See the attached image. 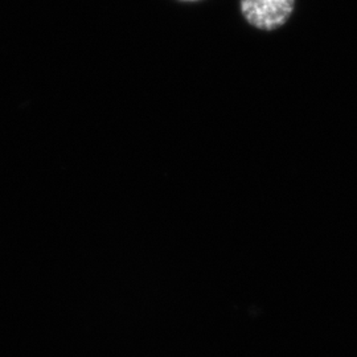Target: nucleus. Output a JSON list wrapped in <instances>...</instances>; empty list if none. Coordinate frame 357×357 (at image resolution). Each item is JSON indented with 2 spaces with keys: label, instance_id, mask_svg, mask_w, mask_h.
Wrapping results in <instances>:
<instances>
[{
  "label": "nucleus",
  "instance_id": "obj_2",
  "mask_svg": "<svg viewBox=\"0 0 357 357\" xmlns=\"http://www.w3.org/2000/svg\"><path fill=\"white\" fill-rule=\"evenodd\" d=\"M180 1H188L190 3V1H199V0H180Z\"/></svg>",
  "mask_w": 357,
  "mask_h": 357
},
{
  "label": "nucleus",
  "instance_id": "obj_1",
  "mask_svg": "<svg viewBox=\"0 0 357 357\" xmlns=\"http://www.w3.org/2000/svg\"><path fill=\"white\" fill-rule=\"evenodd\" d=\"M295 8V0H240L243 19L257 29L274 31L284 26Z\"/></svg>",
  "mask_w": 357,
  "mask_h": 357
}]
</instances>
